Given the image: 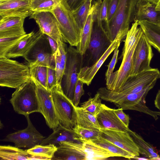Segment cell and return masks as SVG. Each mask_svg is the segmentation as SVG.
Instances as JSON below:
<instances>
[{"label": "cell", "instance_id": "cell-1", "mask_svg": "<svg viewBox=\"0 0 160 160\" xmlns=\"http://www.w3.org/2000/svg\"><path fill=\"white\" fill-rule=\"evenodd\" d=\"M156 82L152 83L142 91L137 93L125 94L108 89L101 90L100 97L102 100L113 103L117 107L123 110L138 111L150 115L156 120L160 116V111L150 109L146 105L145 98L149 91L152 89Z\"/></svg>", "mask_w": 160, "mask_h": 160}, {"label": "cell", "instance_id": "cell-2", "mask_svg": "<svg viewBox=\"0 0 160 160\" xmlns=\"http://www.w3.org/2000/svg\"><path fill=\"white\" fill-rule=\"evenodd\" d=\"M51 12L57 21L64 41L71 46L77 47L80 41L81 31L66 0H61Z\"/></svg>", "mask_w": 160, "mask_h": 160}, {"label": "cell", "instance_id": "cell-3", "mask_svg": "<svg viewBox=\"0 0 160 160\" xmlns=\"http://www.w3.org/2000/svg\"><path fill=\"white\" fill-rule=\"evenodd\" d=\"M31 79L29 64L6 57L0 58V86L17 88Z\"/></svg>", "mask_w": 160, "mask_h": 160}, {"label": "cell", "instance_id": "cell-4", "mask_svg": "<svg viewBox=\"0 0 160 160\" xmlns=\"http://www.w3.org/2000/svg\"><path fill=\"white\" fill-rule=\"evenodd\" d=\"M138 0H119L115 13L108 23L103 25L110 41L115 39L120 31L128 32L131 22H134Z\"/></svg>", "mask_w": 160, "mask_h": 160}, {"label": "cell", "instance_id": "cell-5", "mask_svg": "<svg viewBox=\"0 0 160 160\" xmlns=\"http://www.w3.org/2000/svg\"><path fill=\"white\" fill-rule=\"evenodd\" d=\"M36 89V85L31 78L16 88L10 100L15 111L25 116L33 112H39Z\"/></svg>", "mask_w": 160, "mask_h": 160}, {"label": "cell", "instance_id": "cell-6", "mask_svg": "<svg viewBox=\"0 0 160 160\" xmlns=\"http://www.w3.org/2000/svg\"><path fill=\"white\" fill-rule=\"evenodd\" d=\"M82 56L73 46L70 45L68 47L66 64L62 78L61 87L63 93L72 101L75 85L78 79V73L81 68L80 66Z\"/></svg>", "mask_w": 160, "mask_h": 160}, {"label": "cell", "instance_id": "cell-7", "mask_svg": "<svg viewBox=\"0 0 160 160\" xmlns=\"http://www.w3.org/2000/svg\"><path fill=\"white\" fill-rule=\"evenodd\" d=\"M23 57L28 62L30 69L38 66L55 69V57L44 34L33 44Z\"/></svg>", "mask_w": 160, "mask_h": 160}, {"label": "cell", "instance_id": "cell-8", "mask_svg": "<svg viewBox=\"0 0 160 160\" xmlns=\"http://www.w3.org/2000/svg\"><path fill=\"white\" fill-rule=\"evenodd\" d=\"M51 92L60 124L66 128L73 129L77 125L76 107L63 93L60 86L57 85Z\"/></svg>", "mask_w": 160, "mask_h": 160}, {"label": "cell", "instance_id": "cell-9", "mask_svg": "<svg viewBox=\"0 0 160 160\" xmlns=\"http://www.w3.org/2000/svg\"><path fill=\"white\" fill-rule=\"evenodd\" d=\"M92 25L90 42L87 51L94 63L102 56L112 42L105 30L102 21L92 16Z\"/></svg>", "mask_w": 160, "mask_h": 160}, {"label": "cell", "instance_id": "cell-10", "mask_svg": "<svg viewBox=\"0 0 160 160\" xmlns=\"http://www.w3.org/2000/svg\"><path fill=\"white\" fill-rule=\"evenodd\" d=\"M160 79V71L152 68L130 76L123 85L115 92L125 94L139 92Z\"/></svg>", "mask_w": 160, "mask_h": 160}, {"label": "cell", "instance_id": "cell-11", "mask_svg": "<svg viewBox=\"0 0 160 160\" xmlns=\"http://www.w3.org/2000/svg\"><path fill=\"white\" fill-rule=\"evenodd\" d=\"M28 126L24 129L8 134L2 141L13 142L15 146L21 148H30L40 144L45 137L42 135L32 123L29 115L25 116Z\"/></svg>", "mask_w": 160, "mask_h": 160}, {"label": "cell", "instance_id": "cell-12", "mask_svg": "<svg viewBox=\"0 0 160 160\" xmlns=\"http://www.w3.org/2000/svg\"><path fill=\"white\" fill-rule=\"evenodd\" d=\"M32 80L36 85V92L39 104V112L43 116L48 127L53 130L60 123L52 92L45 88L38 81Z\"/></svg>", "mask_w": 160, "mask_h": 160}, {"label": "cell", "instance_id": "cell-13", "mask_svg": "<svg viewBox=\"0 0 160 160\" xmlns=\"http://www.w3.org/2000/svg\"><path fill=\"white\" fill-rule=\"evenodd\" d=\"M151 46L143 32L134 50L130 76L152 68L150 63L153 55Z\"/></svg>", "mask_w": 160, "mask_h": 160}, {"label": "cell", "instance_id": "cell-14", "mask_svg": "<svg viewBox=\"0 0 160 160\" xmlns=\"http://www.w3.org/2000/svg\"><path fill=\"white\" fill-rule=\"evenodd\" d=\"M127 33L123 31L119 32L108 48L97 61L91 66H85L80 69L78 73V79L89 86L105 61L114 51L117 45L120 43L122 39L126 37Z\"/></svg>", "mask_w": 160, "mask_h": 160}, {"label": "cell", "instance_id": "cell-15", "mask_svg": "<svg viewBox=\"0 0 160 160\" xmlns=\"http://www.w3.org/2000/svg\"><path fill=\"white\" fill-rule=\"evenodd\" d=\"M100 130L103 138L127 151L134 157L139 156V148L128 132L108 129Z\"/></svg>", "mask_w": 160, "mask_h": 160}, {"label": "cell", "instance_id": "cell-16", "mask_svg": "<svg viewBox=\"0 0 160 160\" xmlns=\"http://www.w3.org/2000/svg\"><path fill=\"white\" fill-rule=\"evenodd\" d=\"M33 12L30 0H0V19L15 17L25 18Z\"/></svg>", "mask_w": 160, "mask_h": 160}, {"label": "cell", "instance_id": "cell-17", "mask_svg": "<svg viewBox=\"0 0 160 160\" xmlns=\"http://www.w3.org/2000/svg\"><path fill=\"white\" fill-rule=\"evenodd\" d=\"M29 18L35 20L43 34L50 37L57 42L63 39L57 21L52 12H33Z\"/></svg>", "mask_w": 160, "mask_h": 160}, {"label": "cell", "instance_id": "cell-18", "mask_svg": "<svg viewBox=\"0 0 160 160\" xmlns=\"http://www.w3.org/2000/svg\"><path fill=\"white\" fill-rule=\"evenodd\" d=\"M100 129L128 132L132 131L119 119L114 111L102 104L101 110L96 116Z\"/></svg>", "mask_w": 160, "mask_h": 160}, {"label": "cell", "instance_id": "cell-19", "mask_svg": "<svg viewBox=\"0 0 160 160\" xmlns=\"http://www.w3.org/2000/svg\"><path fill=\"white\" fill-rule=\"evenodd\" d=\"M156 5L145 0H138L134 22L146 21L159 25L160 23V11L156 10Z\"/></svg>", "mask_w": 160, "mask_h": 160}, {"label": "cell", "instance_id": "cell-20", "mask_svg": "<svg viewBox=\"0 0 160 160\" xmlns=\"http://www.w3.org/2000/svg\"><path fill=\"white\" fill-rule=\"evenodd\" d=\"M25 19V18L15 17L0 19V38L26 34L23 27Z\"/></svg>", "mask_w": 160, "mask_h": 160}, {"label": "cell", "instance_id": "cell-21", "mask_svg": "<svg viewBox=\"0 0 160 160\" xmlns=\"http://www.w3.org/2000/svg\"><path fill=\"white\" fill-rule=\"evenodd\" d=\"M42 34L39 30L36 32L32 31L26 34L25 37L8 51L5 57L10 58L23 57Z\"/></svg>", "mask_w": 160, "mask_h": 160}, {"label": "cell", "instance_id": "cell-22", "mask_svg": "<svg viewBox=\"0 0 160 160\" xmlns=\"http://www.w3.org/2000/svg\"><path fill=\"white\" fill-rule=\"evenodd\" d=\"M77 137L73 129L66 128L59 124L53 132L47 138H45L40 144H53L58 147L59 143L63 142H78Z\"/></svg>", "mask_w": 160, "mask_h": 160}, {"label": "cell", "instance_id": "cell-23", "mask_svg": "<svg viewBox=\"0 0 160 160\" xmlns=\"http://www.w3.org/2000/svg\"><path fill=\"white\" fill-rule=\"evenodd\" d=\"M57 147V150L51 160H88L85 155L73 146L72 142H62Z\"/></svg>", "mask_w": 160, "mask_h": 160}, {"label": "cell", "instance_id": "cell-24", "mask_svg": "<svg viewBox=\"0 0 160 160\" xmlns=\"http://www.w3.org/2000/svg\"><path fill=\"white\" fill-rule=\"evenodd\" d=\"M138 23L148 42L160 53V26L146 21Z\"/></svg>", "mask_w": 160, "mask_h": 160}, {"label": "cell", "instance_id": "cell-25", "mask_svg": "<svg viewBox=\"0 0 160 160\" xmlns=\"http://www.w3.org/2000/svg\"><path fill=\"white\" fill-rule=\"evenodd\" d=\"M58 48L55 54L56 77L57 85L61 86L62 78L65 68L68 47L63 39L57 42Z\"/></svg>", "mask_w": 160, "mask_h": 160}, {"label": "cell", "instance_id": "cell-26", "mask_svg": "<svg viewBox=\"0 0 160 160\" xmlns=\"http://www.w3.org/2000/svg\"><path fill=\"white\" fill-rule=\"evenodd\" d=\"M92 6L83 28L81 31L79 43L77 49L80 55H84L90 42L92 25Z\"/></svg>", "mask_w": 160, "mask_h": 160}, {"label": "cell", "instance_id": "cell-27", "mask_svg": "<svg viewBox=\"0 0 160 160\" xmlns=\"http://www.w3.org/2000/svg\"><path fill=\"white\" fill-rule=\"evenodd\" d=\"M32 155L26 150L10 145L0 146V159L4 160H30Z\"/></svg>", "mask_w": 160, "mask_h": 160}, {"label": "cell", "instance_id": "cell-28", "mask_svg": "<svg viewBox=\"0 0 160 160\" xmlns=\"http://www.w3.org/2000/svg\"><path fill=\"white\" fill-rule=\"evenodd\" d=\"M81 143L88 160H103L110 157H116L114 154L94 144L90 141Z\"/></svg>", "mask_w": 160, "mask_h": 160}, {"label": "cell", "instance_id": "cell-29", "mask_svg": "<svg viewBox=\"0 0 160 160\" xmlns=\"http://www.w3.org/2000/svg\"><path fill=\"white\" fill-rule=\"evenodd\" d=\"M139 26L138 21L134 22L127 33L122 53V60L125 58L128 52L143 33L141 28Z\"/></svg>", "mask_w": 160, "mask_h": 160}, {"label": "cell", "instance_id": "cell-30", "mask_svg": "<svg viewBox=\"0 0 160 160\" xmlns=\"http://www.w3.org/2000/svg\"><path fill=\"white\" fill-rule=\"evenodd\" d=\"M77 125L84 128L94 130L100 129L96 117L85 111L81 107H77Z\"/></svg>", "mask_w": 160, "mask_h": 160}, {"label": "cell", "instance_id": "cell-31", "mask_svg": "<svg viewBox=\"0 0 160 160\" xmlns=\"http://www.w3.org/2000/svg\"><path fill=\"white\" fill-rule=\"evenodd\" d=\"M136 144L140 154L149 159H158L160 158L154 148L146 142L140 135L132 131L129 133Z\"/></svg>", "mask_w": 160, "mask_h": 160}, {"label": "cell", "instance_id": "cell-32", "mask_svg": "<svg viewBox=\"0 0 160 160\" xmlns=\"http://www.w3.org/2000/svg\"><path fill=\"white\" fill-rule=\"evenodd\" d=\"M90 141L114 154L116 157H123L129 159H133L134 157L127 151L104 139L101 136L98 138Z\"/></svg>", "mask_w": 160, "mask_h": 160}, {"label": "cell", "instance_id": "cell-33", "mask_svg": "<svg viewBox=\"0 0 160 160\" xmlns=\"http://www.w3.org/2000/svg\"><path fill=\"white\" fill-rule=\"evenodd\" d=\"M57 149L56 146L50 143L45 145H37L26 151L32 155L43 157L51 160Z\"/></svg>", "mask_w": 160, "mask_h": 160}, {"label": "cell", "instance_id": "cell-34", "mask_svg": "<svg viewBox=\"0 0 160 160\" xmlns=\"http://www.w3.org/2000/svg\"><path fill=\"white\" fill-rule=\"evenodd\" d=\"M92 1L86 0L78 8L72 11L75 20L81 31L83 28L91 9Z\"/></svg>", "mask_w": 160, "mask_h": 160}, {"label": "cell", "instance_id": "cell-35", "mask_svg": "<svg viewBox=\"0 0 160 160\" xmlns=\"http://www.w3.org/2000/svg\"><path fill=\"white\" fill-rule=\"evenodd\" d=\"M77 137V141L80 142L92 141L101 136L100 130H94L85 128L76 125L73 128Z\"/></svg>", "mask_w": 160, "mask_h": 160}, {"label": "cell", "instance_id": "cell-36", "mask_svg": "<svg viewBox=\"0 0 160 160\" xmlns=\"http://www.w3.org/2000/svg\"><path fill=\"white\" fill-rule=\"evenodd\" d=\"M61 0H30L31 8L33 12H52L54 8Z\"/></svg>", "mask_w": 160, "mask_h": 160}, {"label": "cell", "instance_id": "cell-37", "mask_svg": "<svg viewBox=\"0 0 160 160\" xmlns=\"http://www.w3.org/2000/svg\"><path fill=\"white\" fill-rule=\"evenodd\" d=\"M101 99L99 94L97 92L93 98H90L87 101L82 103L81 107L96 117L102 108Z\"/></svg>", "mask_w": 160, "mask_h": 160}, {"label": "cell", "instance_id": "cell-38", "mask_svg": "<svg viewBox=\"0 0 160 160\" xmlns=\"http://www.w3.org/2000/svg\"><path fill=\"white\" fill-rule=\"evenodd\" d=\"M21 36L0 38V58L5 57L8 51L25 37Z\"/></svg>", "mask_w": 160, "mask_h": 160}, {"label": "cell", "instance_id": "cell-39", "mask_svg": "<svg viewBox=\"0 0 160 160\" xmlns=\"http://www.w3.org/2000/svg\"><path fill=\"white\" fill-rule=\"evenodd\" d=\"M48 68L38 66L30 69L31 78L39 82L47 89Z\"/></svg>", "mask_w": 160, "mask_h": 160}, {"label": "cell", "instance_id": "cell-40", "mask_svg": "<svg viewBox=\"0 0 160 160\" xmlns=\"http://www.w3.org/2000/svg\"><path fill=\"white\" fill-rule=\"evenodd\" d=\"M83 83L80 80L78 79L75 85L73 103L76 107L78 105L81 98L84 94V91L83 88Z\"/></svg>", "mask_w": 160, "mask_h": 160}, {"label": "cell", "instance_id": "cell-41", "mask_svg": "<svg viewBox=\"0 0 160 160\" xmlns=\"http://www.w3.org/2000/svg\"><path fill=\"white\" fill-rule=\"evenodd\" d=\"M120 44H118L115 48L112 59L108 66V68L105 74L106 81L109 80L113 72L114 69L117 62L119 52L118 48Z\"/></svg>", "mask_w": 160, "mask_h": 160}, {"label": "cell", "instance_id": "cell-42", "mask_svg": "<svg viewBox=\"0 0 160 160\" xmlns=\"http://www.w3.org/2000/svg\"><path fill=\"white\" fill-rule=\"evenodd\" d=\"M57 85L56 72L55 69L48 68L47 89L51 91Z\"/></svg>", "mask_w": 160, "mask_h": 160}, {"label": "cell", "instance_id": "cell-43", "mask_svg": "<svg viewBox=\"0 0 160 160\" xmlns=\"http://www.w3.org/2000/svg\"><path fill=\"white\" fill-rule=\"evenodd\" d=\"M119 1V0H108V22L112 19L114 15L118 6Z\"/></svg>", "mask_w": 160, "mask_h": 160}, {"label": "cell", "instance_id": "cell-44", "mask_svg": "<svg viewBox=\"0 0 160 160\" xmlns=\"http://www.w3.org/2000/svg\"><path fill=\"white\" fill-rule=\"evenodd\" d=\"M108 0H103L101 6L100 10L101 17L103 25L107 24L108 22Z\"/></svg>", "mask_w": 160, "mask_h": 160}, {"label": "cell", "instance_id": "cell-45", "mask_svg": "<svg viewBox=\"0 0 160 160\" xmlns=\"http://www.w3.org/2000/svg\"><path fill=\"white\" fill-rule=\"evenodd\" d=\"M123 110L122 108H120L116 109H114V112L118 117L126 126L128 127L130 118L128 115L126 114Z\"/></svg>", "mask_w": 160, "mask_h": 160}, {"label": "cell", "instance_id": "cell-46", "mask_svg": "<svg viewBox=\"0 0 160 160\" xmlns=\"http://www.w3.org/2000/svg\"><path fill=\"white\" fill-rule=\"evenodd\" d=\"M86 0H66L72 11L78 8Z\"/></svg>", "mask_w": 160, "mask_h": 160}, {"label": "cell", "instance_id": "cell-47", "mask_svg": "<svg viewBox=\"0 0 160 160\" xmlns=\"http://www.w3.org/2000/svg\"><path fill=\"white\" fill-rule=\"evenodd\" d=\"M45 35L49 42L52 54L53 56L55 57V54L58 48L57 42L50 37L46 35L45 34Z\"/></svg>", "mask_w": 160, "mask_h": 160}, {"label": "cell", "instance_id": "cell-48", "mask_svg": "<svg viewBox=\"0 0 160 160\" xmlns=\"http://www.w3.org/2000/svg\"><path fill=\"white\" fill-rule=\"evenodd\" d=\"M155 107L160 111V89L158 90L154 100Z\"/></svg>", "mask_w": 160, "mask_h": 160}, {"label": "cell", "instance_id": "cell-49", "mask_svg": "<svg viewBox=\"0 0 160 160\" xmlns=\"http://www.w3.org/2000/svg\"><path fill=\"white\" fill-rule=\"evenodd\" d=\"M148 2L157 5L159 0H145Z\"/></svg>", "mask_w": 160, "mask_h": 160}, {"label": "cell", "instance_id": "cell-50", "mask_svg": "<svg viewBox=\"0 0 160 160\" xmlns=\"http://www.w3.org/2000/svg\"><path fill=\"white\" fill-rule=\"evenodd\" d=\"M155 9L157 11H160V0L156 5Z\"/></svg>", "mask_w": 160, "mask_h": 160}, {"label": "cell", "instance_id": "cell-51", "mask_svg": "<svg viewBox=\"0 0 160 160\" xmlns=\"http://www.w3.org/2000/svg\"><path fill=\"white\" fill-rule=\"evenodd\" d=\"M160 26V23H159V24L158 25Z\"/></svg>", "mask_w": 160, "mask_h": 160}]
</instances>
